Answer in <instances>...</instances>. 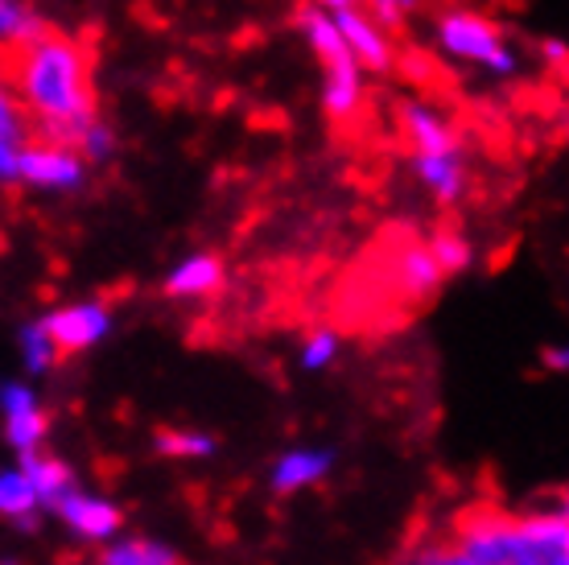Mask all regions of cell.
<instances>
[{
	"instance_id": "1",
	"label": "cell",
	"mask_w": 569,
	"mask_h": 565,
	"mask_svg": "<svg viewBox=\"0 0 569 565\" xmlns=\"http://www.w3.org/2000/svg\"><path fill=\"white\" fill-rule=\"evenodd\" d=\"M17 103L33 120V141L74 149L83 128L96 120L91 62L74 38L46 29L42 38L17 46Z\"/></svg>"
},
{
	"instance_id": "2",
	"label": "cell",
	"mask_w": 569,
	"mask_h": 565,
	"mask_svg": "<svg viewBox=\"0 0 569 565\" xmlns=\"http://www.w3.org/2000/svg\"><path fill=\"white\" fill-rule=\"evenodd\" d=\"M293 26L298 33L306 38L310 46V54L318 58V67H322V112L330 120H351L359 112V103H363V71H359V62L351 58L347 42H342L339 26H335V17L322 9V4H313V0H301L298 13H293Z\"/></svg>"
},
{
	"instance_id": "3",
	"label": "cell",
	"mask_w": 569,
	"mask_h": 565,
	"mask_svg": "<svg viewBox=\"0 0 569 565\" xmlns=\"http://www.w3.org/2000/svg\"><path fill=\"white\" fill-rule=\"evenodd\" d=\"M450 541L467 553L470 565H537L520 533V516H508L496 504H470L458 512Z\"/></svg>"
},
{
	"instance_id": "4",
	"label": "cell",
	"mask_w": 569,
	"mask_h": 565,
	"mask_svg": "<svg viewBox=\"0 0 569 565\" xmlns=\"http://www.w3.org/2000/svg\"><path fill=\"white\" fill-rule=\"evenodd\" d=\"M433 38H438L441 54L458 58V62H470V67H483V71L508 79L516 75V54L512 46L503 42L496 21H487L483 13H470V9H450V13L438 17L433 26Z\"/></svg>"
},
{
	"instance_id": "5",
	"label": "cell",
	"mask_w": 569,
	"mask_h": 565,
	"mask_svg": "<svg viewBox=\"0 0 569 565\" xmlns=\"http://www.w3.org/2000/svg\"><path fill=\"white\" fill-rule=\"evenodd\" d=\"M17 186L42 190V195H79L87 186V166L74 149L62 145L29 141L21 149V166H17Z\"/></svg>"
},
{
	"instance_id": "6",
	"label": "cell",
	"mask_w": 569,
	"mask_h": 565,
	"mask_svg": "<svg viewBox=\"0 0 569 565\" xmlns=\"http://www.w3.org/2000/svg\"><path fill=\"white\" fill-rule=\"evenodd\" d=\"M42 326H46V335L54 339L58 355H79L108 339L112 310H108L103 301H74V306H62V310L46 314Z\"/></svg>"
},
{
	"instance_id": "7",
	"label": "cell",
	"mask_w": 569,
	"mask_h": 565,
	"mask_svg": "<svg viewBox=\"0 0 569 565\" xmlns=\"http://www.w3.org/2000/svg\"><path fill=\"white\" fill-rule=\"evenodd\" d=\"M335 17V26H339L342 42L351 50V58L359 62V71L363 75H385L392 71V62H397V50H392V38H388L385 29L376 26L368 13H359V9H339Z\"/></svg>"
},
{
	"instance_id": "8",
	"label": "cell",
	"mask_w": 569,
	"mask_h": 565,
	"mask_svg": "<svg viewBox=\"0 0 569 565\" xmlns=\"http://www.w3.org/2000/svg\"><path fill=\"white\" fill-rule=\"evenodd\" d=\"M400 132H405V141L413 145V157L455 153V149H462V145H458L455 125H450L438 108L421 103V99L400 103Z\"/></svg>"
},
{
	"instance_id": "9",
	"label": "cell",
	"mask_w": 569,
	"mask_h": 565,
	"mask_svg": "<svg viewBox=\"0 0 569 565\" xmlns=\"http://www.w3.org/2000/svg\"><path fill=\"white\" fill-rule=\"evenodd\" d=\"M0 409H4V434L21 450V458L38 454V442L46 438V413L38 405V396L29 393L26 384H4L0 388Z\"/></svg>"
},
{
	"instance_id": "10",
	"label": "cell",
	"mask_w": 569,
	"mask_h": 565,
	"mask_svg": "<svg viewBox=\"0 0 569 565\" xmlns=\"http://www.w3.org/2000/svg\"><path fill=\"white\" fill-rule=\"evenodd\" d=\"M413 178L426 186L438 207H458L467 198L470 170L462 149L455 153H433V157H413Z\"/></svg>"
},
{
	"instance_id": "11",
	"label": "cell",
	"mask_w": 569,
	"mask_h": 565,
	"mask_svg": "<svg viewBox=\"0 0 569 565\" xmlns=\"http://www.w3.org/2000/svg\"><path fill=\"white\" fill-rule=\"evenodd\" d=\"M388 277H392V285H397V294L405 297V301H426V297L438 294V285L446 281V277L438 272V265H433L429 248L421 240L400 244L397 256H392V269H388Z\"/></svg>"
},
{
	"instance_id": "12",
	"label": "cell",
	"mask_w": 569,
	"mask_h": 565,
	"mask_svg": "<svg viewBox=\"0 0 569 565\" xmlns=\"http://www.w3.org/2000/svg\"><path fill=\"white\" fill-rule=\"evenodd\" d=\"M223 256L214 252H194L186 256V260H178L170 269V277H166V294L178 297V301H186V297H211L219 285H223Z\"/></svg>"
},
{
	"instance_id": "13",
	"label": "cell",
	"mask_w": 569,
	"mask_h": 565,
	"mask_svg": "<svg viewBox=\"0 0 569 565\" xmlns=\"http://www.w3.org/2000/svg\"><path fill=\"white\" fill-rule=\"evenodd\" d=\"M58 516L87 541H103L120 528V508H112V504L100 499V495H83V492L67 495V499L58 504Z\"/></svg>"
},
{
	"instance_id": "14",
	"label": "cell",
	"mask_w": 569,
	"mask_h": 565,
	"mask_svg": "<svg viewBox=\"0 0 569 565\" xmlns=\"http://www.w3.org/2000/svg\"><path fill=\"white\" fill-rule=\"evenodd\" d=\"M21 475H26L29 487H33V495H38V508H58L67 495L79 492L74 479H71V470H67V463L46 458V454H26Z\"/></svg>"
},
{
	"instance_id": "15",
	"label": "cell",
	"mask_w": 569,
	"mask_h": 565,
	"mask_svg": "<svg viewBox=\"0 0 569 565\" xmlns=\"http://www.w3.org/2000/svg\"><path fill=\"white\" fill-rule=\"evenodd\" d=\"M327 470H330V454L293 450V454H284L281 463H277V470H272V487H277L281 495L301 492V487H310V483L322 479Z\"/></svg>"
},
{
	"instance_id": "16",
	"label": "cell",
	"mask_w": 569,
	"mask_h": 565,
	"mask_svg": "<svg viewBox=\"0 0 569 565\" xmlns=\"http://www.w3.org/2000/svg\"><path fill=\"white\" fill-rule=\"evenodd\" d=\"M50 21H46L29 0H0V46H26L42 38Z\"/></svg>"
},
{
	"instance_id": "17",
	"label": "cell",
	"mask_w": 569,
	"mask_h": 565,
	"mask_svg": "<svg viewBox=\"0 0 569 565\" xmlns=\"http://www.w3.org/2000/svg\"><path fill=\"white\" fill-rule=\"evenodd\" d=\"M33 512H38V495H33L26 475L21 470H0V516H9V521L29 528Z\"/></svg>"
},
{
	"instance_id": "18",
	"label": "cell",
	"mask_w": 569,
	"mask_h": 565,
	"mask_svg": "<svg viewBox=\"0 0 569 565\" xmlns=\"http://www.w3.org/2000/svg\"><path fill=\"white\" fill-rule=\"evenodd\" d=\"M426 248H429V256H433V265H438L441 277H458V272H467L470 260H475V248H470V240L462 231H438Z\"/></svg>"
},
{
	"instance_id": "19",
	"label": "cell",
	"mask_w": 569,
	"mask_h": 565,
	"mask_svg": "<svg viewBox=\"0 0 569 565\" xmlns=\"http://www.w3.org/2000/svg\"><path fill=\"white\" fill-rule=\"evenodd\" d=\"M74 153L83 157V166H108V161L120 153L116 128L108 125L103 116H96V120L83 128V137H79V145H74Z\"/></svg>"
},
{
	"instance_id": "20",
	"label": "cell",
	"mask_w": 569,
	"mask_h": 565,
	"mask_svg": "<svg viewBox=\"0 0 569 565\" xmlns=\"http://www.w3.org/2000/svg\"><path fill=\"white\" fill-rule=\"evenodd\" d=\"M103 565H178V553L157 541H120L103 553Z\"/></svg>"
},
{
	"instance_id": "21",
	"label": "cell",
	"mask_w": 569,
	"mask_h": 565,
	"mask_svg": "<svg viewBox=\"0 0 569 565\" xmlns=\"http://www.w3.org/2000/svg\"><path fill=\"white\" fill-rule=\"evenodd\" d=\"M21 355H26V368L29 371H50V368H58V347H54V339L46 335V326H42V318L38 323H29L26 330H21Z\"/></svg>"
},
{
	"instance_id": "22",
	"label": "cell",
	"mask_w": 569,
	"mask_h": 565,
	"mask_svg": "<svg viewBox=\"0 0 569 565\" xmlns=\"http://www.w3.org/2000/svg\"><path fill=\"white\" fill-rule=\"evenodd\" d=\"M157 450L166 458H207L214 450V442L207 434H194V429H166V434H157Z\"/></svg>"
},
{
	"instance_id": "23",
	"label": "cell",
	"mask_w": 569,
	"mask_h": 565,
	"mask_svg": "<svg viewBox=\"0 0 569 565\" xmlns=\"http://www.w3.org/2000/svg\"><path fill=\"white\" fill-rule=\"evenodd\" d=\"M405 565H470V562H467V553L450 541V533H441V537L417 541V549L405 557Z\"/></svg>"
},
{
	"instance_id": "24",
	"label": "cell",
	"mask_w": 569,
	"mask_h": 565,
	"mask_svg": "<svg viewBox=\"0 0 569 565\" xmlns=\"http://www.w3.org/2000/svg\"><path fill=\"white\" fill-rule=\"evenodd\" d=\"M335 355H339V335L335 330H313L310 339L301 343V364L310 371L327 368Z\"/></svg>"
},
{
	"instance_id": "25",
	"label": "cell",
	"mask_w": 569,
	"mask_h": 565,
	"mask_svg": "<svg viewBox=\"0 0 569 565\" xmlns=\"http://www.w3.org/2000/svg\"><path fill=\"white\" fill-rule=\"evenodd\" d=\"M21 149H26V141L0 137V186H17V166H21Z\"/></svg>"
},
{
	"instance_id": "26",
	"label": "cell",
	"mask_w": 569,
	"mask_h": 565,
	"mask_svg": "<svg viewBox=\"0 0 569 565\" xmlns=\"http://www.w3.org/2000/svg\"><path fill=\"white\" fill-rule=\"evenodd\" d=\"M541 54H545V62H553L557 75H566V58H569L566 38H545V42H541Z\"/></svg>"
},
{
	"instance_id": "27",
	"label": "cell",
	"mask_w": 569,
	"mask_h": 565,
	"mask_svg": "<svg viewBox=\"0 0 569 565\" xmlns=\"http://www.w3.org/2000/svg\"><path fill=\"white\" fill-rule=\"evenodd\" d=\"M545 368H553V371H566L569 368V351L566 347H545Z\"/></svg>"
},
{
	"instance_id": "28",
	"label": "cell",
	"mask_w": 569,
	"mask_h": 565,
	"mask_svg": "<svg viewBox=\"0 0 569 565\" xmlns=\"http://www.w3.org/2000/svg\"><path fill=\"white\" fill-rule=\"evenodd\" d=\"M376 4H380V0H347V9H359V13H368Z\"/></svg>"
},
{
	"instance_id": "29",
	"label": "cell",
	"mask_w": 569,
	"mask_h": 565,
	"mask_svg": "<svg viewBox=\"0 0 569 565\" xmlns=\"http://www.w3.org/2000/svg\"><path fill=\"white\" fill-rule=\"evenodd\" d=\"M313 4H322L327 13H339V9H347V0H313Z\"/></svg>"
},
{
	"instance_id": "30",
	"label": "cell",
	"mask_w": 569,
	"mask_h": 565,
	"mask_svg": "<svg viewBox=\"0 0 569 565\" xmlns=\"http://www.w3.org/2000/svg\"><path fill=\"white\" fill-rule=\"evenodd\" d=\"M397 4H400V13H405V17L417 13V9H421V0H397Z\"/></svg>"
}]
</instances>
